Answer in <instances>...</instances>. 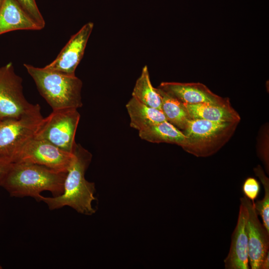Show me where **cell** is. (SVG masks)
I'll return each mask as SVG.
<instances>
[{"label": "cell", "mask_w": 269, "mask_h": 269, "mask_svg": "<svg viewBox=\"0 0 269 269\" xmlns=\"http://www.w3.org/2000/svg\"><path fill=\"white\" fill-rule=\"evenodd\" d=\"M41 96L52 110L78 109L83 106L82 81L75 75H68L45 68L24 64Z\"/></svg>", "instance_id": "cell-3"}, {"label": "cell", "mask_w": 269, "mask_h": 269, "mask_svg": "<svg viewBox=\"0 0 269 269\" xmlns=\"http://www.w3.org/2000/svg\"><path fill=\"white\" fill-rule=\"evenodd\" d=\"M161 101V110L169 123L182 132L191 119L183 103L159 88H155Z\"/></svg>", "instance_id": "cell-17"}, {"label": "cell", "mask_w": 269, "mask_h": 269, "mask_svg": "<svg viewBox=\"0 0 269 269\" xmlns=\"http://www.w3.org/2000/svg\"><path fill=\"white\" fill-rule=\"evenodd\" d=\"M191 119H203L214 122H239V114L229 105L201 103L188 104L183 103Z\"/></svg>", "instance_id": "cell-14"}, {"label": "cell", "mask_w": 269, "mask_h": 269, "mask_svg": "<svg viewBox=\"0 0 269 269\" xmlns=\"http://www.w3.org/2000/svg\"><path fill=\"white\" fill-rule=\"evenodd\" d=\"M2 268L1 267V266L0 265V269H1Z\"/></svg>", "instance_id": "cell-27"}, {"label": "cell", "mask_w": 269, "mask_h": 269, "mask_svg": "<svg viewBox=\"0 0 269 269\" xmlns=\"http://www.w3.org/2000/svg\"><path fill=\"white\" fill-rule=\"evenodd\" d=\"M4 0H0V8L3 3V1Z\"/></svg>", "instance_id": "cell-25"}, {"label": "cell", "mask_w": 269, "mask_h": 269, "mask_svg": "<svg viewBox=\"0 0 269 269\" xmlns=\"http://www.w3.org/2000/svg\"><path fill=\"white\" fill-rule=\"evenodd\" d=\"M126 107L130 118L131 127L138 132L155 124L167 121L161 111L149 107L133 97Z\"/></svg>", "instance_id": "cell-15"}, {"label": "cell", "mask_w": 269, "mask_h": 269, "mask_svg": "<svg viewBox=\"0 0 269 269\" xmlns=\"http://www.w3.org/2000/svg\"><path fill=\"white\" fill-rule=\"evenodd\" d=\"M74 156L48 141L32 137L17 152L14 162H26L67 172Z\"/></svg>", "instance_id": "cell-8"}, {"label": "cell", "mask_w": 269, "mask_h": 269, "mask_svg": "<svg viewBox=\"0 0 269 269\" xmlns=\"http://www.w3.org/2000/svg\"><path fill=\"white\" fill-rule=\"evenodd\" d=\"M13 162V160L11 157H0V186Z\"/></svg>", "instance_id": "cell-23"}, {"label": "cell", "mask_w": 269, "mask_h": 269, "mask_svg": "<svg viewBox=\"0 0 269 269\" xmlns=\"http://www.w3.org/2000/svg\"><path fill=\"white\" fill-rule=\"evenodd\" d=\"M93 27L94 23L92 22L84 24L71 37L55 60L44 67L66 74L75 75Z\"/></svg>", "instance_id": "cell-9"}, {"label": "cell", "mask_w": 269, "mask_h": 269, "mask_svg": "<svg viewBox=\"0 0 269 269\" xmlns=\"http://www.w3.org/2000/svg\"><path fill=\"white\" fill-rule=\"evenodd\" d=\"M240 201L246 205L248 213L249 261L252 269H260L261 265L269 252V232L258 218L253 203L245 196Z\"/></svg>", "instance_id": "cell-10"}, {"label": "cell", "mask_w": 269, "mask_h": 269, "mask_svg": "<svg viewBox=\"0 0 269 269\" xmlns=\"http://www.w3.org/2000/svg\"><path fill=\"white\" fill-rule=\"evenodd\" d=\"M260 182L255 178H247L242 186V191L245 196L253 203L259 196L260 192Z\"/></svg>", "instance_id": "cell-22"}, {"label": "cell", "mask_w": 269, "mask_h": 269, "mask_svg": "<svg viewBox=\"0 0 269 269\" xmlns=\"http://www.w3.org/2000/svg\"><path fill=\"white\" fill-rule=\"evenodd\" d=\"M257 151L259 157L264 164L265 169L269 174V125L266 123L262 126L257 139Z\"/></svg>", "instance_id": "cell-20"}, {"label": "cell", "mask_w": 269, "mask_h": 269, "mask_svg": "<svg viewBox=\"0 0 269 269\" xmlns=\"http://www.w3.org/2000/svg\"><path fill=\"white\" fill-rule=\"evenodd\" d=\"M239 124L190 119L182 131L186 140L182 148L197 157L212 156L229 141Z\"/></svg>", "instance_id": "cell-4"}, {"label": "cell", "mask_w": 269, "mask_h": 269, "mask_svg": "<svg viewBox=\"0 0 269 269\" xmlns=\"http://www.w3.org/2000/svg\"><path fill=\"white\" fill-rule=\"evenodd\" d=\"M254 172L264 186L265 194L262 200H257L253 204L257 214L261 217L263 224L269 232V179L260 165L254 168Z\"/></svg>", "instance_id": "cell-19"}, {"label": "cell", "mask_w": 269, "mask_h": 269, "mask_svg": "<svg viewBox=\"0 0 269 269\" xmlns=\"http://www.w3.org/2000/svg\"><path fill=\"white\" fill-rule=\"evenodd\" d=\"M43 117L40 111L18 118H5L0 123V157H14L17 152L34 136Z\"/></svg>", "instance_id": "cell-7"}, {"label": "cell", "mask_w": 269, "mask_h": 269, "mask_svg": "<svg viewBox=\"0 0 269 269\" xmlns=\"http://www.w3.org/2000/svg\"><path fill=\"white\" fill-rule=\"evenodd\" d=\"M67 172H61L26 162H13L0 186L16 197H31L36 201L48 191L53 197L60 195Z\"/></svg>", "instance_id": "cell-2"}, {"label": "cell", "mask_w": 269, "mask_h": 269, "mask_svg": "<svg viewBox=\"0 0 269 269\" xmlns=\"http://www.w3.org/2000/svg\"><path fill=\"white\" fill-rule=\"evenodd\" d=\"M158 88L185 104L209 103L220 105L231 104L228 98L218 96L206 85L199 82H162Z\"/></svg>", "instance_id": "cell-11"}, {"label": "cell", "mask_w": 269, "mask_h": 269, "mask_svg": "<svg viewBox=\"0 0 269 269\" xmlns=\"http://www.w3.org/2000/svg\"><path fill=\"white\" fill-rule=\"evenodd\" d=\"M132 97L142 103L161 110V101L159 94L151 84L147 66H144L134 86Z\"/></svg>", "instance_id": "cell-18"}, {"label": "cell", "mask_w": 269, "mask_h": 269, "mask_svg": "<svg viewBox=\"0 0 269 269\" xmlns=\"http://www.w3.org/2000/svg\"><path fill=\"white\" fill-rule=\"evenodd\" d=\"M80 119V115L76 109L53 110L47 117L43 118L34 136L73 152Z\"/></svg>", "instance_id": "cell-5"}, {"label": "cell", "mask_w": 269, "mask_h": 269, "mask_svg": "<svg viewBox=\"0 0 269 269\" xmlns=\"http://www.w3.org/2000/svg\"><path fill=\"white\" fill-rule=\"evenodd\" d=\"M2 120V118H1V117H0V122Z\"/></svg>", "instance_id": "cell-26"}, {"label": "cell", "mask_w": 269, "mask_h": 269, "mask_svg": "<svg viewBox=\"0 0 269 269\" xmlns=\"http://www.w3.org/2000/svg\"><path fill=\"white\" fill-rule=\"evenodd\" d=\"M17 30L41 29L16 0H4L0 8V35Z\"/></svg>", "instance_id": "cell-13"}, {"label": "cell", "mask_w": 269, "mask_h": 269, "mask_svg": "<svg viewBox=\"0 0 269 269\" xmlns=\"http://www.w3.org/2000/svg\"><path fill=\"white\" fill-rule=\"evenodd\" d=\"M139 136L152 143H167L182 147L186 140L183 133L167 121L155 124L138 132Z\"/></svg>", "instance_id": "cell-16"}, {"label": "cell", "mask_w": 269, "mask_h": 269, "mask_svg": "<svg viewBox=\"0 0 269 269\" xmlns=\"http://www.w3.org/2000/svg\"><path fill=\"white\" fill-rule=\"evenodd\" d=\"M40 111L38 104L28 102L23 93L22 79L17 75L11 62L0 67V116L18 118Z\"/></svg>", "instance_id": "cell-6"}, {"label": "cell", "mask_w": 269, "mask_h": 269, "mask_svg": "<svg viewBox=\"0 0 269 269\" xmlns=\"http://www.w3.org/2000/svg\"><path fill=\"white\" fill-rule=\"evenodd\" d=\"M73 153L74 156L66 172L63 193L55 197L40 195L37 201L44 202L51 210L69 206L79 213L92 215L95 213L92 204L96 200L95 185L86 179L85 174L91 162L92 155L77 143Z\"/></svg>", "instance_id": "cell-1"}, {"label": "cell", "mask_w": 269, "mask_h": 269, "mask_svg": "<svg viewBox=\"0 0 269 269\" xmlns=\"http://www.w3.org/2000/svg\"><path fill=\"white\" fill-rule=\"evenodd\" d=\"M248 213L244 203L240 205L236 226L232 234L229 253L224 263L226 269H249Z\"/></svg>", "instance_id": "cell-12"}, {"label": "cell", "mask_w": 269, "mask_h": 269, "mask_svg": "<svg viewBox=\"0 0 269 269\" xmlns=\"http://www.w3.org/2000/svg\"><path fill=\"white\" fill-rule=\"evenodd\" d=\"M269 269V252L267 253L261 265L260 269Z\"/></svg>", "instance_id": "cell-24"}, {"label": "cell", "mask_w": 269, "mask_h": 269, "mask_svg": "<svg viewBox=\"0 0 269 269\" xmlns=\"http://www.w3.org/2000/svg\"><path fill=\"white\" fill-rule=\"evenodd\" d=\"M22 9L43 29L45 25V20L40 12L35 0H16Z\"/></svg>", "instance_id": "cell-21"}]
</instances>
